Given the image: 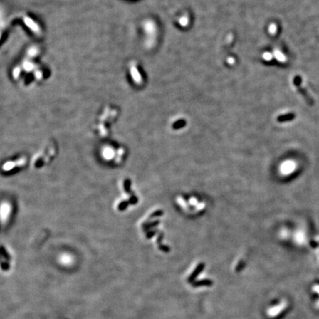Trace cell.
Listing matches in <instances>:
<instances>
[{
  "label": "cell",
  "instance_id": "cell-7",
  "mask_svg": "<svg viewBox=\"0 0 319 319\" xmlns=\"http://www.w3.org/2000/svg\"><path fill=\"white\" fill-rule=\"evenodd\" d=\"M274 56H275V57L276 58V59L278 60V61H279L280 62H285V61H287V58H286L285 56L283 55L282 53L280 51H278V50H275V51H274Z\"/></svg>",
  "mask_w": 319,
  "mask_h": 319
},
{
  "label": "cell",
  "instance_id": "cell-4",
  "mask_svg": "<svg viewBox=\"0 0 319 319\" xmlns=\"http://www.w3.org/2000/svg\"><path fill=\"white\" fill-rule=\"evenodd\" d=\"M286 306H287L286 303H283V304H281V305L278 306V307H276L275 308L273 309V310H271V315L272 316L278 315V314H280V313H281V312H282L283 310L286 308Z\"/></svg>",
  "mask_w": 319,
  "mask_h": 319
},
{
  "label": "cell",
  "instance_id": "cell-10",
  "mask_svg": "<svg viewBox=\"0 0 319 319\" xmlns=\"http://www.w3.org/2000/svg\"><path fill=\"white\" fill-rule=\"evenodd\" d=\"M34 75H35V78L36 79H38V80H40V79H41L43 78V73L42 72L40 71V70H35V73H34Z\"/></svg>",
  "mask_w": 319,
  "mask_h": 319
},
{
  "label": "cell",
  "instance_id": "cell-15",
  "mask_svg": "<svg viewBox=\"0 0 319 319\" xmlns=\"http://www.w3.org/2000/svg\"><path fill=\"white\" fill-rule=\"evenodd\" d=\"M0 38H1V33H0Z\"/></svg>",
  "mask_w": 319,
  "mask_h": 319
},
{
  "label": "cell",
  "instance_id": "cell-12",
  "mask_svg": "<svg viewBox=\"0 0 319 319\" xmlns=\"http://www.w3.org/2000/svg\"><path fill=\"white\" fill-rule=\"evenodd\" d=\"M263 57H264V59L267 60V61H270V60L272 59L273 56H272V54H271V53H265L264 55H263Z\"/></svg>",
  "mask_w": 319,
  "mask_h": 319
},
{
  "label": "cell",
  "instance_id": "cell-13",
  "mask_svg": "<svg viewBox=\"0 0 319 319\" xmlns=\"http://www.w3.org/2000/svg\"><path fill=\"white\" fill-rule=\"evenodd\" d=\"M318 245V242H316L315 241H311V242H310V246H311L312 248H317Z\"/></svg>",
  "mask_w": 319,
  "mask_h": 319
},
{
  "label": "cell",
  "instance_id": "cell-9",
  "mask_svg": "<svg viewBox=\"0 0 319 319\" xmlns=\"http://www.w3.org/2000/svg\"><path fill=\"white\" fill-rule=\"evenodd\" d=\"M38 49L36 48V47H31V48H30L29 50H28V54L29 56L33 57V56H36L37 54H38Z\"/></svg>",
  "mask_w": 319,
  "mask_h": 319
},
{
  "label": "cell",
  "instance_id": "cell-8",
  "mask_svg": "<svg viewBox=\"0 0 319 319\" xmlns=\"http://www.w3.org/2000/svg\"><path fill=\"white\" fill-rule=\"evenodd\" d=\"M21 70L19 67H16L14 69V70H13V76L14 77V78L17 79L19 77L20 74H21Z\"/></svg>",
  "mask_w": 319,
  "mask_h": 319
},
{
  "label": "cell",
  "instance_id": "cell-14",
  "mask_svg": "<svg viewBox=\"0 0 319 319\" xmlns=\"http://www.w3.org/2000/svg\"><path fill=\"white\" fill-rule=\"evenodd\" d=\"M314 290L315 292H317L319 294V285L315 286V287H314V290Z\"/></svg>",
  "mask_w": 319,
  "mask_h": 319
},
{
  "label": "cell",
  "instance_id": "cell-2",
  "mask_svg": "<svg viewBox=\"0 0 319 319\" xmlns=\"http://www.w3.org/2000/svg\"><path fill=\"white\" fill-rule=\"evenodd\" d=\"M204 267H205V264H204L203 263L199 264V265L197 267L196 269L194 271V272L191 274L190 276L189 277V278H188V281H189V282H193V281L195 280V278L197 277V276L199 275V274L202 271H203Z\"/></svg>",
  "mask_w": 319,
  "mask_h": 319
},
{
  "label": "cell",
  "instance_id": "cell-1",
  "mask_svg": "<svg viewBox=\"0 0 319 319\" xmlns=\"http://www.w3.org/2000/svg\"><path fill=\"white\" fill-rule=\"evenodd\" d=\"M23 21H24L25 25L27 26L29 29H31L33 33L37 34H39L40 33H41V30H40L39 26L31 18H30V17L28 16H24V18H23Z\"/></svg>",
  "mask_w": 319,
  "mask_h": 319
},
{
  "label": "cell",
  "instance_id": "cell-11",
  "mask_svg": "<svg viewBox=\"0 0 319 319\" xmlns=\"http://www.w3.org/2000/svg\"><path fill=\"white\" fill-rule=\"evenodd\" d=\"M276 29H277L276 25L275 24H271V26H270L269 32L271 33V34H275L277 31Z\"/></svg>",
  "mask_w": 319,
  "mask_h": 319
},
{
  "label": "cell",
  "instance_id": "cell-5",
  "mask_svg": "<svg viewBox=\"0 0 319 319\" xmlns=\"http://www.w3.org/2000/svg\"><path fill=\"white\" fill-rule=\"evenodd\" d=\"M296 115L293 113H289V114L286 115H280L279 117H278L277 120L279 122H284V121H288V120H292L295 118Z\"/></svg>",
  "mask_w": 319,
  "mask_h": 319
},
{
  "label": "cell",
  "instance_id": "cell-6",
  "mask_svg": "<svg viewBox=\"0 0 319 319\" xmlns=\"http://www.w3.org/2000/svg\"><path fill=\"white\" fill-rule=\"evenodd\" d=\"M23 69H24L26 72H31L32 70H35L36 66L35 64H33L31 61H24V64H23Z\"/></svg>",
  "mask_w": 319,
  "mask_h": 319
},
{
  "label": "cell",
  "instance_id": "cell-3",
  "mask_svg": "<svg viewBox=\"0 0 319 319\" xmlns=\"http://www.w3.org/2000/svg\"><path fill=\"white\" fill-rule=\"evenodd\" d=\"M213 284V281L210 279H202L199 281L193 282L192 286L194 287H202V286H211Z\"/></svg>",
  "mask_w": 319,
  "mask_h": 319
}]
</instances>
